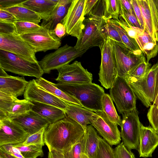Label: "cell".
Segmentation results:
<instances>
[{"label": "cell", "mask_w": 158, "mask_h": 158, "mask_svg": "<svg viewBox=\"0 0 158 158\" xmlns=\"http://www.w3.org/2000/svg\"><path fill=\"white\" fill-rule=\"evenodd\" d=\"M85 128L67 116L45 129L44 140L49 151L63 153L70 150L84 135Z\"/></svg>", "instance_id": "cell-1"}, {"label": "cell", "mask_w": 158, "mask_h": 158, "mask_svg": "<svg viewBox=\"0 0 158 158\" xmlns=\"http://www.w3.org/2000/svg\"><path fill=\"white\" fill-rule=\"evenodd\" d=\"M103 0H98L83 22L82 35L74 47L80 50H88L97 46L100 48L105 38L103 31L106 21L103 18Z\"/></svg>", "instance_id": "cell-2"}, {"label": "cell", "mask_w": 158, "mask_h": 158, "mask_svg": "<svg viewBox=\"0 0 158 158\" xmlns=\"http://www.w3.org/2000/svg\"><path fill=\"white\" fill-rule=\"evenodd\" d=\"M56 86L77 99L83 107L95 112L103 111L102 101L105 94L103 88L91 83L72 84L58 82Z\"/></svg>", "instance_id": "cell-3"}, {"label": "cell", "mask_w": 158, "mask_h": 158, "mask_svg": "<svg viewBox=\"0 0 158 158\" xmlns=\"http://www.w3.org/2000/svg\"><path fill=\"white\" fill-rule=\"evenodd\" d=\"M0 67L5 71L23 76L42 77L44 73L38 62L28 60L13 53L0 49Z\"/></svg>", "instance_id": "cell-4"}, {"label": "cell", "mask_w": 158, "mask_h": 158, "mask_svg": "<svg viewBox=\"0 0 158 158\" xmlns=\"http://www.w3.org/2000/svg\"><path fill=\"white\" fill-rule=\"evenodd\" d=\"M111 41L118 76L125 78L139 64L146 61L140 50L132 52L123 43L112 40Z\"/></svg>", "instance_id": "cell-5"}, {"label": "cell", "mask_w": 158, "mask_h": 158, "mask_svg": "<svg viewBox=\"0 0 158 158\" xmlns=\"http://www.w3.org/2000/svg\"><path fill=\"white\" fill-rule=\"evenodd\" d=\"M88 50H80L67 44L59 48L53 52L45 56L39 64L44 73H49L52 70H58L81 57Z\"/></svg>", "instance_id": "cell-6"}, {"label": "cell", "mask_w": 158, "mask_h": 158, "mask_svg": "<svg viewBox=\"0 0 158 158\" xmlns=\"http://www.w3.org/2000/svg\"><path fill=\"white\" fill-rule=\"evenodd\" d=\"M109 91L119 114L123 115L136 108V97L125 78L118 76Z\"/></svg>", "instance_id": "cell-7"}, {"label": "cell", "mask_w": 158, "mask_h": 158, "mask_svg": "<svg viewBox=\"0 0 158 158\" xmlns=\"http://www.w3.org/2000/svg\"><path fill=\"white\" fill-rule=\"evenodd\" d=\"M158 63L151 67L142 78L125 77L135 96L147 107H150L154 98L156 75Z\"/></svg>", "instance_id": "cell-8"}, {"label": "cell", "mask_w": 158, "mask_h": 158, "mask_svg": "<svg viewBox=\"0 0 158 158\" xmlns=\"http://www.w3.org/2000/svg\"><path fill=\"white\" fill-rule=\"evenodd\" d=\"M100 49L101 62L98 73L99 81L105 88L110 89L118 76L111 40L106 37Z\"/></svg>", "instance_id": "cell-9"}, {"label": "cell", "mask_w": 158, "mask_h": 158, "mask_svg": "<svg viewBox=\"0 0 158 158\" xmlns=\"http://www.w3.org/2000/svg\"><path fill=\"white\" fill-rule=\"evenodd\" d=\"M120 135L123 142L129 150L138 151L139 138L142 124L135 108L122 115Z\"/></svg>", "instance_id": "cell-10"}, {"label": "cell", "mask_w": 158, "mask_h": 158, "mask_svg": "<svg viewBox=\"0 0 158 158\" xmlns=\"http://www.w3.org/2000/svg\"><path fill=\"white\" fill-rule=\"evenodd\" d=\"M20 35L33 48L36 53L56 50L61 44L60 39L55 35L53 31L41 26L35 31Z\"/></svg>", "instance_id": "cell-11"}, {"label": "cell", "mask_w": 158, "mask_h": 158, "mask_svg": "<svg viewBox=\"0 0 158 158\" xmlns=\"http://www.w3.org/2000/svg\"><path fill=\"white\" fill-rule=\"evenodd\" d=\"M86 2V0H72L67 14L61 22L65 28L66 33L77 38V41L82 35Z\"/></svg>", "instance_id": "cell-12"}, {"label": "cell", "mask_w": 158, "mask_h": 158, "mask_svg": "<svg viewBox=\"0 0 158 158\" xmlns=\"http://www.w3.org/2000/svg\"><path fill=\"white\" fill-rule=\"evenodd\" d=\"M0 49L32 62H38L34 49L18 34H0Z\"/></svg>", "instance_id": "cell-13"}, {"label": "cell", "mask_w": 158, "mask_h": 158, "mask_svg": "<svg viewBox=\"0 0 158 158\" xmlns=\"http://www.w3.org/2000/svg\"><path fill=\"white\" fill-rule=\"evenodd\" d=\"M91 124L110 146L117 145L121 140L120 132L118 125L110 121L105 112H95L90 119Z\"/></svg>", "instance_id": "cell-14"}, {"label": "cell", "mask_w": 158, "mask_h": 158, "mask_svg": "<svg viewBox=\"0 0 158 158\" xmlns=\"http://www.w3.org/2000/svg\"><path fill=\"white\" fill-rule=\"evenodd\" d=\"M57 70L58 75L55 80L58 82L72 84L92 83V74L82 66L80 62L75 61Z\"/></svg>", "instance_id": "cell-15"}, {"label": "cell", "mask_w": 158, "mask_h": 158, "mask_svg": "<svg viewBox=\"0 0 158 158\" xmlns=\"http://www.w3.org/2000/svg\"><path fill=\"white\" fill-rule=\"evenodd\" d=\"M24 99L32 102H38L51 105L65 110V102L47 91L40 86L35 79L28 81L23 94Z\"/></svg>", "instance_id": "cell-16"}, {"label": "cell", "mask_w": 158, "mask_h": 158, "mask_svg": "<svg viewBox=\"0 0 158 158\" xmlns=\"http://www.w3.org/2000/svg\"><path fill=\"white\" fill-rule=\"evenodd\" d=\"M29 135L18 124L8 118L0 120V146L24 142Z\"/></svg>", "instance_id": "cell-17"}, {"label": "cell", "mask_w": 158, "mask_h": 158, "mask_svg": "<svg viewBox=\"0 0 158 158\" xmlns=\"http://www.w3.org/2000/svg\"><path fill=\"white\" fill-rule=\"evenodd\" d=\"M144 19L146 31L158 43V15L156 0H137Z\"/></svg>", "instance_id": "cell-18"}, {"label": "cell", "mask_w": 158, "mask_h": 158, "mask_svg": "<svg viewBox=\"0 0 158 158\" xmlns=\"http://www.w3.org/2000/svg\"><path fill=\"white\" fill-rule=\"evenodd\" d=\"M158 146V133L151 127L141 124L139 138L138 152L140 157H152Z\"/></svg>", "instance_id": "cell-19"}, {"label": "cell", "mask_w": 158, "mask_h": 158, "mask_svg": "<svg viewBox=\"0 0 158 158\" xmlns=\"http://www.w3.org/2000/svg\"><path fill=\"white\" fill-rule=\"evenodd\" d=\"M12 120L19 125L29 135L50 124L47 120L32 110Z\"/></svg>", "instance_id": "cell-20"}, {"label": "cell", "mask_w": 158, "mask_h": 158, "mask_svg": "<svg viewBox=\"0 0 158 158\" xmlns=\"http://www.w3.org/2000/svg\"><path fill=\"white\" fill-rule=\"evenodd\" d=\"M28 83L23 77L7 74L0 77V91L17 98L24 94Z\"/></svg>", "instance_id": "cell-21"}, {"label": "cell", "mask_w": 158, "mask_h": 158, "mask_svg": "<svg viewBox=\"0 0 158 158\" xmlns=\"http://www.w3.org/2000/svg\"><path fill=\"white\" fill-rule=\"evenodd\" d=\"M72 0H58L49 18L43 20L41 26L53 31L57 24L61 23L67 12Z\"/></svg>", "instance_id": "cell-22"}, {"label": "cell", "mask_w": 158, "mask_h": 158, "mask_svg": "<svg viewBox=\"0 0 158 158\" xmlns=\"http://www.w3.org/2000/svg\"><path fill=\"white\" fill-rule=\"evenodd\" d=\"M67 107L65 110L66 116L86 128L91 124L90 119L95 114L93 111L81 106L65 101Z\"/></svg>", "instance_id": "cell-23"}, {"label": "cell", "mask_w": 158, "mask_h": 158, "mask_svg": "<svg viewBox=\"0 0 158 158\" xmlns=\"http://www.w3.org/2000/svg\"><path fill=\"white\" fill-rule=\"evenodd\" d=\"M32 110L47 120L50 124L53 123L66 116L64 110L56 106L38 102H32Z\"/></svg>", "instance_id": "cell-24"}, {"label": "cell", "mask_w": 158, "mask_h": 158, "mask_svg": "<svg viewBox=\"0 0 158 158\" xmlns=\"http://www.w3.org/2000/svg\"><path fill=\"white\" fill-rule=\"evenodd\" d=\"M21 4L35 13L43 20L49 18L56 5L52 0H27Z\"/></svg>", "instance_id": "cell-25"}, {"label": "cell", "mask_w": 158, "mask_h": 158, "mask_svg": "<svg viewBox=\"0 0 158 158\" xmlns=\"http://www.w3.org/2000/svg\"><path fill=\"white\" fill-rule=\"evenodd\" d=\"M139 48L146 57L148 63L158 52V44L154 41L145 31L138 34L135 39Z\"/></svg>", "instance_id": "cell-26"}, {"label": "cell", "mask_w": 158, "mask_h": 158, "mask_svg": "<svg viewBox=\"0 0 158 158\" xmlns=\"http://www.w3.org/2000/svg\"><path fill=\"white\" fill-rule=\"evenodd\" d=\"M35 81L41 87L59 98L83 107L79 101L60 89L56 86V84L51 82L42 77L36 79Z\"/></svg>", "instance_id": "cell-27"}, {"label": "cell", "mask_w": 158, "mask_h": 158, "mask_svg": "<svg viewBox=\"0 0 158 158\" xmlns=\"http://www.w3.org/2000/svg\"><path fill=\"white\" fill-rule=\"evenodd\" d=\"M85 134L84 154L89 158H95L99 144V136L91 124L86 127Z\"/></svg>", "instance_id": "cell-28"}, {"label": "cell", "mask_w": 158, "mask_h": 158, "mask_svg": "<svg viewBox=\"0 0 158 158\" xmlns=\"http://www.w3.org/2000/svg\"><path fill=\"white\" fill-rule=\"evenodd\" d=\"M21 4L3 9L12 14L17 20L30 22L39 25L41 19L40 17Z\"/></svg>", "instance_id": "cell-29"}, {"label": "cell", "mask_w": 158, "mask_h": 158, "mask_svg": "<svg viewBox=\"0 0 158 158\" xmlns=\"http://www.w3.org/2000/svg\"><path fill=\"white\" fill-rule=\"evenodd\" d=\"M33 103L26 99L18 98L12 104L7 113L8 118L11 119L32 110Z\"/></svg>", "instance_id": "cell-30"}, {"label": "cell", "mask_w": 158, "mask_h": 158, "mask_svg": "<svg viewBox=\"0 0 158 158\" xmlns=\"http://www.w3.org/2000/svg\"><path fill=\"white\" fill-rule=\"evenodd\" d=\"M113 102L110 95L105 93L102 101L103 110L110 121L120 126L122 120L116 111Z\"/></svg>", "instance_id": "cell-31"}, {"label": "cell", "mask_w": 158, "mask_h": 158, "mask_svg": "<svg viewBox=\"0 0 158 158\" xmlns=\"http://www.w3.org/2000/svg\"><path fill=\"white\" fill-rule=\"evenodd\" d=\"M103 19L118 21L120 8L119 0H103Z\"/></svg>", "instance_id": "cell-32"}, {"label": "cell", "mask_w": 158, "mask_h": 158, "mask_svg": "<svg viewBox=\"0 0 158 158\" xmlns=\"http://www.w3.org/2000/svg\"><path fill=\"white\" fill-rule=\"evenodd\" d=\"M20 151L25 158H36L38 156H44L43 145H22L19 144H12Z\"/></svg>", "instance_id": "cell-33"}, {"label": "cell", "mask_w": 158, "mask_h": 158, "mask_svg": "<svg viewBox=\"0 0 158 158\" xmlns=\"http://www.w3.org/2000/svg\"><path fill=\"white\" fill-rule=\"evenodd\" d=\"M118 31L123 43L132 52L140 50L135 40L131 37L126 31L115 20L110 19Z\"/></svg>", "instance_id": "cell-34"}, {"label": "cell", "mask_w": 158, "mask_h": 158, "mask_svg": "<svg viewBox=\"0 0 158 158\" xmlns=\"http://www.w3.org/2000/svg\"><path fill=\"white\" fill-rule=\"evenodd\" d=\"M18 98L0 91V120L9 118L7 112L14 102Z\"/></svg>", "instance_id": "cell-35"}, {"label": "cell", "mask_w": 158, "mask_h": 158, "mask_svg": "<svg viewBox=\"0 0 158 158\" xmlns=\"http://www.w3.org/2000/svg\"><path fill=\"white\" fill-rule=\"evenodd\" d=\"M85 143V134L71 148L63 153L64 158H82L84 153Z\"/></svg>", "instance_id": "cell-36"}, {"label": "cell", "mask_w": 158, "mask_h": 158, "mask_svg": "<svg viewBox=\"0 0 158 158\" xmlns=\"http://www.w3.org/2000/svg\"><path fill=\"white\" fill-rule=\"evenodd\" d=\"M95 158H115L113 149L100 136Z\"/></svg>", "instance_id": "cell-37"}, {"label": "cell", "mask_w": 158, "mask_h": 158, "mask_svg": "<svg viewBox=\"0 0 158 158\" xmlns=\"http://www.w3.org/2000/svg\"><path fill=\"white\" fill-rule=\"evenodd\" d=\"M13 23L19 35L35 31L41 27V26L35 23L17 20Z\"/></svg>", "instance_id": "cell-38"}, {"label": "cell", "mask_w": 158, "mask_h": 158, "mask_svg": "<svg viewBox=\"0 0 158 158\" xmlns=\"http://www.w3.org/2000/svg\"><path fill=\"white\" fill-rule=\"evenodd\" d=\"M151 65L146 61L141 62L131 71L126 76L137 79L142 78L150 69Z\"/></svg>", "instance_id": "cell-39"}, {"label": "cell", "mask_w": 158, "mask_h": 158, "mask_svg": "<svg viewBox=\"0 0 158 158\" xmlns=\"http://www.w3.org/2000/svg\"><path fill=\"white\" fill-rule=\"evenodd\" d=\"M106 20V23L104 27L103 31L105 38L108 37L112 40L123 43L119 32L115 26L110 20Z\"/></svg>", "instance_id": "cell-40"}, {"label": "cell", "mask_w": 158, "mask_h": 158, "mask_svg": "<svg viewBox=\"0 0 158 158\" xmlns=\"http://www.w3.org/2000/svg\"><path fill=\"white\" fill-rule=\"evenodd\" d=\"M47 128L44 127L37 132L29 135L24 142L18 144L25 146L39 144L44 146L45 143L44 140V135Z\"/></svg>", "instance_id": "cell-41"}, {"label": "cell", "mask_w": 158, "mask_h": 158, "mask_svg": "<svg viewBox=\"0 0 158 158\" xmlns=\"http://www.w3.org/2000/svg\"><path fill=\"white\" fill-rule=\"evenodd\" d=\"M120 5L119 16L125 21L128 23L132 26L143 29L135 13H131L127 11L123 8L120 4Z\"/></svg>", "instance_id": "cell-42"}, {"label": "cell", "mask_w": 158, "mask_h": 158, "mask_svg": "<svg viewBox=\"0 0 158 158\" xmlns=\"http://www.w3.org/2000/svg\"><path fill=\"white\" fill-rule=\"evenodd\" d=\"M115 158H135L134 154L128 149L122 142L113 149Z\"/></svg>", "instance_id": "cell-43"}, {"label": "cell", "mask_w": 158, "mask_h": 158, "mask_svg": "<svg viewBox=\"0 0 158 158\" xmlns=\"http://www.w3.org/2000/svg\"><path fill=\"white\" fill-rule=\"evenodd\" d=\"M147 116L151 127L158 133V106L151 105Z\"/></svg>", "instance_id": "cell-44"}, {"label": "cell", "mask_w": 158, "mask_h": 158, "mask_svg": "<svg viewBox=\"0 0 158 158\" xmlns=\"http://www.w3.org/2000/svg\"><path fill=\"white\" fill-rule=\"evenodd\" d=\"M0 34L19 35L13 23L0 21Z\"/></svg>", "instance_id": "cell-45"}, {"label": "cell", "mask_w": 158, "mask_h": 158, "mask_svg": "<svg viewBox=\"0 0 158 158\" xmlns=\"http://www.w3.org/2000/svg\"><path fill=\"white\" fill-rule=\"evenodd\" d=\"M132 5L135 14L142 29L145 31V26L144 19L141 9L137 0H130Z\"/></svg>", "instance_id": "cell-46"}, {"label": "cell", "mask_w": 158, "mask_h": 158, "mask_svg": "<svg viewBox=\"0 0 158 158\" xmlns=\"http://www.w3.org/2000/svg\"><path fill=\"white\" fill-rule=\"evenodd\" d=\"M17 20L12 14L5 10L0 9V21L13 23Z\"/></svg>", "instance_id": "cell-47"}, {"label": "cell", "mask_w": 158, "mask_h": 158, "mask_svg": "<svg viewBox=\"0 0 158 158\" xmlns=\"http://www.w3.org/2000/svg\"><path fill=\"white\" fill-rule=\"evenodd\" d=\"M25 0H0V9L7 8L21 4Z\"/></svg>", "instance_id": "cell-48"}, {"label": "cell", "mask_w": 158, "mask_h": 158, "mask_svg": "<svg viewBox=\"0 0 158 158\" xmlns=\"http://www.w3.org/2000/svg\"><path fill=\"white\" fill-rule=\"evenodd\" d=\"M98 0H86L85 10L84 15L87 16L94 8Z\"/></svg>", "instance_id": "cell-49"}, {"label": "cell", "mask_w": 158, "mask_h": 158, "mask_svg": "<svg viewBox=\"0 0 158 158\" xmlns=\"http://www.w3.org/2000/svg\"><path fill=\"white\" fill-rule=\"evenodd\" d=\"M53 31L55 35L60 39L63 37L66 33L65 28L61 23L57 24Z\"/></svg>", "instance_id": "cell-50"}, {"label": "cell", "mask_w": 158, "mask_h": 158, "mask_svg": "<svg viewBox=\"0 0 158 158\" xmlns=\"http://www.w3.org/2000/svg\"><path fill=\"white\" fill-rule=\"evenodd\" d=\"M152 103L153 105L158 106V63L156 75L154 98Z\"/></svg>", "instance_id": "cell-51"}, {"label": "cell", "mask_w": 158, "mask_h": 158, "mask_svg": "<svg viewBox=\"0 0 158 158\" xmlns=\"http://www.w3.org/2000/svg\"><path fill=\"white\" fill-rule=\"evenodd\" d=\"M120 4L127 11L131 13L134 12L130 0H119Z\"/></svg>", "instance_id": "cell-52"}, {"label": "cell", "mask_w": 158, "mask_h": 158, "mask_svg": "<svg viewBox=\"0 0 158 158\" xmlns=\"http://www.w3.org/2000/svg\"><path fill=\"white\" fill-rule=\"evenodd\" d=\"M48 158H64L63 152L52 150L49 151Z\"/></svg>", "instance_id": "cell-53"}, {"label": "cell", "mask_w": 158, "mask_h": 158, "mask_svg": "<svg viewBox=\"0 0 158 158\" xmlns=\"http://www.w3.org/2000/svg\"><path fill=\"white\" fill-rule=\"evenodd\" d=\"M0 156L3 158H17L0 149Z\"/></svg>", "instance_id": "cell-54"}, {"label": "cell", "mask_w": 158, "mask_h": 158, "mask_svg": "<svg viewBox=\"0 0 158 158\" xmlns=\"http://www.w3.org/2000/svg\"><path fill=\"white\" fill-rule=\"evenodd\" d=\"M82 158H89L85 154L83 153L82 154Z\"/></svg>", "instance_id": "cell-55"}, {"label": "cell", "mask_w": 158, "mask_h": 158, "mask_svg": "<svg viewBox=\"0 0 158 158\" xmlns=\"http://www.w3.org/2000/svg\"><path fill=\"white\" fill-rule=\"evenodd\" d=\"M156 6L157 9L158 15V0H156Z\"/></svg>", "instance_id": "cell-56"}, {"label": "cell", "mask_w": 158, "mask_h": 158, "mask_svg": "<svg viewBox=\"0 0 158 158\" xmlns=\"http://www.w3.org/2000/svg\"><path fill=\"white\" fill-rule=\"evenodd\" d=\"M0 158H3L2 157H1V156H0Z\"/></svg>", "instance_id": "cell-57"}]
</instances>
